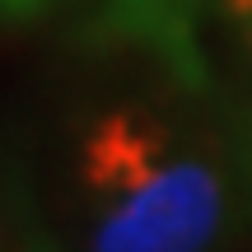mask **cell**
<instances>
[{"mask_svg": "<svg viewBox=\"0 0 252 252\" xmlns=\"http://www.w3.org/2000/svg\"><path fill=\"white\" fill-rule=\"evenodd\" d=\"M163 150H168V131L145 112H108L103 122L89 126L84 135V182L98 196H126L140 182H150L163 168Z\"/></svg>", "mask_w": 252, "mask_h": 252, "instance_id": "7a4b0ae2", "label": "cell"}, {"mask_svg": "<svg viewBox=\"0 0 252 252\" xmlns=\"http://www.w3.org/2000/svg\"><path fill=\"white\" fill-rule=\"evenodd\" d=\"M224 9L234 19H252V0H224Z\"/></svg>", "mask_w": 252, "mask_h": 252, "instance_id": "3957f363", "label": "cell"}, {"mask_svg": "<svg viewBox=\"0 0 252 252\" xmlns=\"http://www.w3.org/2000/svg\"><path fill=\"white\" fill-rule=\"evenodd\" d=\"M224 224V182L210 163L178 159L126 191L98 220L89 252H206Z\"/></svg>", "mask_w": 252, "mask_h": 252, "instance_id": "6da1fadb", "label": "cell"}]
</instances>
